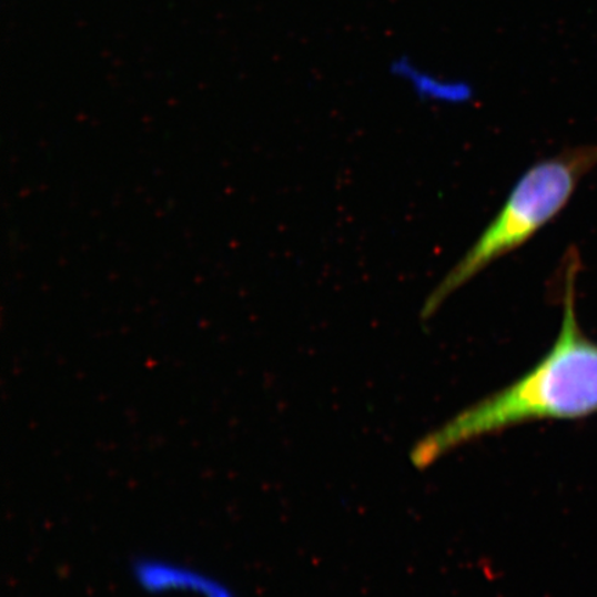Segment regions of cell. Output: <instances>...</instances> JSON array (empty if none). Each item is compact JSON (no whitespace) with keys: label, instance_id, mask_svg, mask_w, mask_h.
Here are the masks:
<instances>
[{"label":"cell","instance_id":"obj_1","mask_svg":"<svg viewBox=\"0 0 597 597\" xmlns=\"http://www.w3.org/2000/svg\"><path fill=\"white\" fill-rule=\"evenodd\" d=\"M566 266L563 318L554 345L519 380L422 437L409 454L415 467L424 470L451 451L510 427L597 414V342L584 334L578 321V256L571 255Z\"/></svg>","mask_w":597,"mask_h":597},{"label":"cell","instance_id":"obj_2","mask_svg":"<svg viewBox=\"0 0 597 597\" xmlns=\"http://www.w3.org/2000/svg\"><path fill=\"white\" fill-rule=\"evenodd\" d=\"M596 166L597 144H590L567 149L529 168L517 180L497 216L426 297L421 318H432L462 286L554 222L581 180Z\"/></svg>","mask_w":597,"mask_h":597},{"label":"cell","instance_id":"obj_3","mask_svg":"<svg viewBox=\"0 0 597 597\" xmlns=\"http://www.w3.org/2000/svg\"><path fill=\"white\" fill-rule=\"evenodd\" d=\"M131 577L136 588L150 596L239 597L223 579L172 557H136Z\"/></svg>","mask_w":597,"mask_h":597},{"label":"cell","instance_id":"obj_4","mask_svg":"<svg viewBox=\"0 0 597 597\" xmlns=\"http://www.w3.org/2000/svg\"><path fill=\"white\" fill-rule=\"evenodd\" d=\"M392 72L413 87L416 92L442 100H461L469 95L470 88L458 79H449L424 69L409 55H399L392 63Z\"/></svg>","mask_w":597,"mask_h":597}]
</instances>
